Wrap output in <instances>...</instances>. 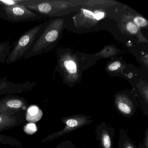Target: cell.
Masks as SVG:
<instances>
[{"instance_id": "1", "label": "cell", "mask_w": 148, "mask_h": 148, "mask_svg": "<svg viewBox=\"0 0 148 148\" xmlns=\"http://www.w3.org/2000/svg\"><path fill=\"white\" fill-rule=\"evenodd\" d=\"M57 25L56 20L45 23L43 30L24 56V59L47 52L52 48L59 36Z\"/></svg>"}, {"instance_id": "2", "label": "cell", "mask_w": 148, "mask_h": 148, "mask_svg": "<svg viewBox=\"0 0 148 148\" xmlns=\"http://www.w3.org/2000/svg\"><path fill=\"white\" fill-rule=\"evenodd\" d=\"M44 26L45 23L38 24L23 34L16 40L13 47L11 49L5 63L9 64L23 58L41 33Z\"/></svg>"}, {"instance_id": "3", "label": "cell", "mask_w": 148, "mask_h": 148, "mask_svg": "<svg viewBox=\"0 0 148 148\" xmlns=\"http://www.w3.org/2000/svg\"><path fill=\"white\" fill-rule=\"evenodd\" d=\"M43 18L23 5L0 7V18L8 21L18 23L37 21Z\"/></svg>"}, {"instance_id": "4", "label": "cell", "mask_w": 148, "mask_h": 148, "mask_svg": "<svg viewBox=\"0 0 148 148\" xmlns=\"http://www.w3.org/2000/svg\"><path fill=\"white\" fill-rule=\"evenodd\" d=\"M61 121L65 125L63 129L50 134L41 140L42 143L50 142L81 127L90 124L92 123V119L90 116L76 114L63 117Z\"/></svg>"}, {"instance_id": "5", "label": "cell", "mask_w": 148, "mask_h": 148, "mask_svg": "<svg viewBox=\"0 0 148 148\" xmlns=\"http://www.w3.org/2000/svg\"><path fill=\"white\" fill-rule=\"evenodd\" d=\"M28 103L25 99L16 95L0 97V113L14 114L26 111Z\"/></svg>"}, {"instance_id": "6", "label": "cell", "mask_w": 148, "mask_h": 148, "mask_svg": "<svg viewBox=\"0 0 148 148\" xmlns=\"http://www.w3.org/2000/svg\"><path fill=\"white\" fill-rule=\"evenodd\" d=\"M114 104L119 113L126 118L133 117L137 110L138 104L135 99L126 94H117L114 99Z\"/></svg>"}, {"instance_id": "7", "label": "cell", "mask_w": 148, "mask_h": 148, "mask_svg": "<svg viewBox=\"0 0 148 148\" xmlns=\"http://www.w3.org/2000/svg\"><path fill=\"white\" fill-rule=\"evenodd\" d=\"M95 132L101 148H114L113 139L115 130L113 126L103 122L97 125Z\"/></svg>"}, {"instance_id": "8", "label": "cell", "mask_w": 148, "mask_h": 148, "mask_svg": "<svg viewBox=\"0 0 148 148\" xmlns=\"http://www.w3.org/2000/svg\"><path fill=\"white\" fill-rule=\"evenodd\" d=\"M26 111L14 114L0 113V132L22 124L25 121Z\"/></svg>"}, {"instance_id": "9", "label": "cell", "mask_w": 148, "mask_h": 148, "mask_svg": "<svg viewBox=\"0 0 148 148\" xmlns=\"http://www.w3.org/2000/svg\"><path fill=\"white\" fill-rule=\"evenodd\" d=\"M43 115V111L38 106H30L26 111V120L29 123H34L39 121Z\"/></svg>"}, {"instance_id": "10", "label": "cell", "mask_w": 148, "mask_h": 148, "mask_svg": "<svg viewBox=\"0 0 148 148\" xmlns=\"http://www.w3.org/2000/svg\"><path fill=\"white\" fill-rule=\"evenodd\" d=\"M118 148H137L136 144L129 137L127 131L125 129L119 130Z\"/></svg>"}, {"instance_id": "11", "label": "cell", "mask_w": 148, "mask_h": 148, "mask_svg": "<svg viewBox=\"0 0 148 148\" xmlns=\"http://www.w3.org/2000/svg\"><path fill=\"white\" fill-rule=\"evenodd\" d=\"M11 49L9 40L0 43V64L5 62Z\"/></svg>"}, {"instance_id": "12", "label": "cell", "mask_w": 148, "mask_h": 148, "mask_svg": "<svg viewBox=\"0 0 148 148\" xmlns=\"http://www.w3.org/2000/svg\"><path fill=\"white\" fill-rule=\"evenodd\" d=\"M64 65L71 73H75L77 72V65L73 60H66L64 63Z\"/></svg>"}, {"instance_id": "13", "label": "cell", "mask_w": 148, "mask_h": 148, "mask_svg": "<svg viewBox=\"0 0 148 148\" xmlns=\"http://www.w3.org/2000/svg\"><path fill=\"white\" fill-rule=\"evenodd\" d=\"M37 130L36 125L33 123H30L26 125L24 128V131L26 133L29 135L34 134Z\"/></svg>"}, {"instance_id": "14", "label": "cell", "mask_w": 148, "mask_h": 148, "mask_svg": "<svg viewBox=\"0 0 148 148\" xmlns=\"http://www.w3.org/2000/svg\"><path fill=\"white\" fill-rule=\"evenodd\" d=\"M56 148H78L73 144L70 140L63 141L57 145Z\"/></svg>"}, {"instance_id": "15", "label": "cell", "mask_w": 148, "mask_h": 148, "mask_svg": "<svg viewBox=\"0 0 148 148\" xmlns=\"http://www.w3.org/2000/svg\"><path fill=\"white\" fill-rule=\"evenodd\" d=\"M135 25L139 27H144L147 25V21L141 17H137L134 19Z\"/></svg>"}, {"instance_id": "16", "label": "cell", "mask_w": 148, "mask_h": 148, "mask_svg": "<svg viewBox=\"0 0 148 148\" xmlns=\"http://www.w3.org/2000/svg\"><path fill=\"white\" fill-rule=\"evenodd\" d=\"M138 148H148V128L145 130L143 142L139 144Z\"/></svg>"}, {"instance_id": "17", "label": "cell", "mask_w": 148, "mask_h": 148, "mask_svg": "<svg viewBox=\"0 0 148 148\" xmlns=\"http://www.w3.org/2000/svg\"><path fill=\"white\" fill-rule=\"evenodd\" d=\"M126 28L129 32L132 34H136L138 32L137 26L132 22H129L126 25Z\"/></svg>"}, {"instance_id": "18", "label": "cell", "mask_w": 148, "mask_h": 148, "mask_svg": "<svg viewBox=\"0 0 148 148\" xmlns=\"http://www.w3.org/2000/svg\"><path fill=\"white\" fill-rule=\"evenodd\" d=\"M121 66V64L119 62H115L110 65L109 66V70L111 71L117 70Z\"/></svg>"}, {"instance_id": "19", "label": "cell", "mask_w": 148, "mask_h": 148, "mask_svg": "<svg viewBox=\"0 0 148 148\" xmlns=\"http://www.w3.org/2000/svg\"><path fill=\"white\" fill-rule=\"evenodd\" d=\"M83 11V12L84 14L85 15L86 17H88V18H91L95 19V16H94V13H92V12L90 11H88L86 9H82Z\"/></svg>"}, {"instance_id": "20", "label": "cell", "mask_w": 148, "mask_h": 148, "mask_svg": "<svg viewBox=\"0 0 148 148\" xmlns=\"http://www.w3.org/2000/svg\"><path fill=\"white\" fill-rule=\"evenodd\" d=\"M95 19L97 20H99L104 17V13L102 12H97L94 13Z\"/></svg>"}, {"instance_id": "21", "label": "cell", "mask_w": 148, "mask_h": 148, "mask_svg": "<svg viewBox=\"0 0 148 148\" xmlns=\"http://www.w3.org/2000/svg\"><path fill=\"white\" fill-rule=\"evenodd\" d=\"M0 148H1V147H0Z\"/></svg>"}]
</instances>
